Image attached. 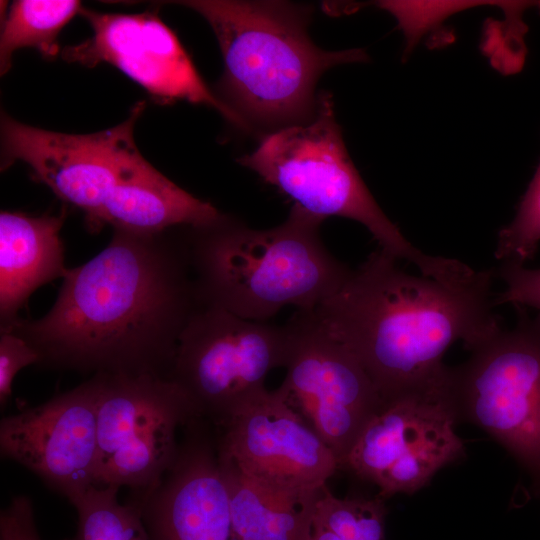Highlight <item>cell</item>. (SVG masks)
Here are the masks:
<instances>
[{
  "mask_svg": "<svg viewBox=\"0 0 540 540\" xmlns=\"http://www.w3.org/2000/svg\"><path fill=\"white\" fill-rule=\"evenodd\" d=\"M286 325L287 372L278 389L343 468L359 436L386 403L357 359L322 328L311 310H297Z\"/></svg>",
  "mask_w": 540,
  "mask_h": 540,
  "instance_id": "9c48e42d",
  "label": "cell"
},
{
  "mask_svg": "<svg viewBox=\"0 0 540 540\" xmlns=\"http://www.w3.org/2000/svg\"><path fill=\"white\" fill-rule=\"evenodd\" d=\"M218 455L230 498L235 540H307L322 488L291 492L259 483Z\"/></svg>",
  "mask_w": 540,
  "mask_h": 540,
  "instance_id": "ac0fdd59",
  "label": "cell"
},
{
  "mask_svg": "<svg viewBox=\"0 0 540 540\" xmlns=\"http://www.w3.org/2000/svg\"><path fill=\"white\" fill-rule=\"evenodd\" d=\"M92 36L66 46L61 56L86 67L109 63L142 86L156 100L206 104L229 121L242 120L207 88L174 32L154 13H102L83 8Z\"/></svg>",
  "mask_w": 540,
  "mask_h": 540,
  "instance_id": "4fadbf2b",
  "label": "cell"
},
{
  "mask_svg": "<svg viewBox=\"0 0 540 540\" xmlns=\"http://www.w3.org/2000/svg\"><path fill=\"white\" fill-rule=\"evenodd\" d=\"M447 398L410 395L385 404L365 427L343 468L377 485L378 496L413 494L465 456Z\"/></svg>",
  "mask_w": 540,
  "mask_h": 540,
  "instance_id": "8fae6325",
  "label": "cell"
},
{
  "mask_svg": "<svg viewBox=\"0 0 540 540\" xmlns=\"http://www.w3.org/2000/svg\"><path fill=\"white\" fill-rule=\"evenodd\" d=\"M217 429L218 453L270 487L316 491L340 469L333 452L278 388L264 387L248 396Z\"/></svg>",
  "mask_w": 540,
  "mask_h": 540,
  "instance_id": "7c38bea8",
  "label": "cell"
},
{
  "mask_svg": "<svg viewBox=\"0 0 540 540\" xmlns=\"http://www.w3.org/2000/svg\"><path fill=\"white\" fill-rule=\"evenodd\" d=\"M237 161L308 213L324 220L338 216L361 223L380 249L412 263L423 276L454 282L470 273V267L459 260L418 250L385 215L346 150L329 93L318 96L309 121L276 129Z\"/></svg>",
  "mask_w": 540,
  "mask_h": 540,
  "instance_id": "5b68a950",
  "label": "cell"
},
{
  "mask_svg": "<svg viewBox=\"0 0 540 540\" xmlns=\"http://www.w3.org/2000/svg\"><path fill=\"white\" fill-rule=\"evenodd\" d=\"M118 487L92 485L70 503L77 529L64 540H149L138 508L121 503Z\"/></svg>",
  "mask_w": 540,
  "mask_h": 540,
  "instance_id": "ffe728a7",
  "label": "cell"
},
{
  "mask_svg": "<svg viewBox=\"0 0 540 540\" xmlns=\"http://www.w3.org/2000/svg\"><path fill=\"white\" fill-rule=\"evenodd\" d=\"M65 212L30 216L0 213V329L18 320L19 310L42 285L64 278L60 231Z\"/></svg>",
  "mask_w": 540,
  "mask_h": 540,
  "instance_id": "2e32d148",
  "label": "cell"
},
{
  "mask_svg": "<svg viewBox=\"0 0 540 540\" xmlns=\"http://www.w3.org/2000/svg\"><path fill=\"white\" fill-rule=\"evenodd\" d=\"M224 215L145 161L106 201L93 232L105 225L140 233L161 232L174 227H206Z\"/></svg>",
  "mask_w": 540,
  "mask_h": 540,
  "instance_id": "e0dca14e",
  "label": "cell"
},
{
  "mask_svg": "<svg viewBox=\"0 0 540 540\" xmlns=\"http://www.w3.org/2000/svg\"><path fill=\"white\" fill-rule=\"evenodd\" d=\"M172 229H114L100 253L68 270L48 313L0 331L30 344L43 368L168 377L180 335L202 306L185 233Z\"/></svg>",
  "mask_w": 540,
  "mask_h": 540,
  "instance_id": "6da1fadb",
  "label": "cell"
},
{
  "mask_svg": "<svg viewBox=\"0 0 540 540\" xmlns=\"http://www.w3.org/2000/svg\"><path fill=\"white\" fill-rule=\"evenodd\" d=\"M378 249L333 295L311 310L364 368L385 403L445 395L443 361L456 341L473 351L502 327L493 313V270L467 282L416 276Z\"/></svg>",
  "mask_w": 540,
  "mask_h": 540,
  "instance_id": "7a4b0ae2",
  "label": "cell"
},
{
  "mask_svg": "<svg viewBox=\"0 0 540 540\" xmlns=\"http://www.w3.org/2000/svg\"><path fill=\"white\" fill-rule=\"evenodd\" d=\"M91 378L97 417L94 485L142 494L173 463L178 429L197 418L192 404L167 376L119 373Z\"/></svg>",
  "mask_w": 540,
  "mask_h": 540,
  "instance_id": "52a82bcc",
  "label": "cell"
},
{
  "mask_svg": "<svg viewBox=\"0 0 540 540\" xmlns=\"http://www.w3.org/2000/svg\"><path fill=\"white\" fill-rule=\"evenodd\" d=\"M540 243V164L523 195L514 219L500 229L495 257L501 263L524 265Z\"/></svg>",
  "mask_w": 540,
  "mask_h": 540,
  "instance_id": "7402d4cb",
  "label": "cell"
},
{
  "mask_svg": "<svg viewBox=\"0 0 540 540\" xmlns=\"http://www.w3.org/2000/svg\"><path fill=\"white\" fill-rule=\"evenodd\" d=\"M201 14L218 40L227 106L248 128L277 129L309 121L315 86L328 69L368 61L362 49L325 51L307 34L308 11L276 1H178Z\"/></svg>",
  "mask_w": 540,
  "mask_h": 540,
  "instance_id": "277c9868",
  "label": "cell"
},
{
  "mask_svg": "<svg viewBox=\"0 0 540 540\" xmlns=\"http://www.w3.org/2000/svg\"><path fill=\"white\" fill-rule=\"evenodd\" d=\"M384 499L334 496L324 485L317 498L312 523L341 540H386Z\"/></svg>",
  "mask_w": 540,
  "mask_h": 540,
  "instance_id": "44dd1931",
  "label": "cell"
},
{
  "mask_svg": "<svg viewBox=\"0 0 540 540\" xmlns=\"http://www.w3.org/2000/svg\"><path fill=\"white\" fill-rule=\"evenodd\" d=\"M0 540H41L28 496H14L1 511Z\"/></svg>",
  "mask_w": 540,
  "mask_h": 540,
  "instance_id": "d4e9b609",
  "label": "cell"
},
{
  "mask_svg": "<svg viewBox=\"0 0 540 540\" xmlns=\"http://www.w3.org/2000/svg\"><path fill=\"white\" fill-rule=\"evenodd\" d=\"M144 108L138 102L124 122L92 134L48 131L3 114L2 170L16 161L29 165L35 180L85 213L93 232L106 201L146 161L133 137Z\"/></svg>",
  "mask_w": 540,
  "mask_h": 540,
  "instance_id": "30bf717a",
  "label": "cell"
},
{
  "mask_svg": "<svg viewBox=\"0 0 540 540\" xmlns=\"http://www.w3.org/2000/svg\"><path fill=\"white\" fill-rule=\"evenodd\" d=\"M39 355L20 336L0 331V404L3 408L12 394V383L17 373L29 366L37 365Z\"/></svg>",
  "mask_w": 540,
  "mask_h": 540,
  "instance_id": "cb8c5ba5",
  "label": "cell"
},
{
  "mask_svg": "<svg viewBox=\"0 0 540 540\" xmlns=\"http://www.w3.org/2000/svg\"><path fill=\"white\" fill-rule=\"evenodd\" d=\"M289 346L287 325L201 306L180 335L168 377L185 393L196 417L218 427L265 387L271 370L286 366Z\"/></svg>",
  "mask_w": 540,
  "mask_h": 540,
  "instance_id": "ba28073f",
  "label": "cell"
},
{
  "mask_svg": "<svg viewBox=\"0 0 540 540\" xmlns=\"http://www.w3.org/2000/svg\"><path fill=\"white\" fill-rule=\"evenodd\" d=\"M505 289L494 298V305L513 304L532 307L540 316V269H529L516 263H501L497 270Z\"/></svg>",
  "mask_w": 540,
  "mask_h": 540,
  "instance_id": "603a6c76",
  "label": "cell"
},
{
  "mask_svg": "<svg viewBox=\"0 0 540 540\" xmlns=\"http://www.w3.org/2000/svg\"><path fill=\"white\" fill-rule=\"evenodd\" d=\"M517 308L511 330L501 329L450 367L447 401L457 422L481 428L526 469L540 497V316Z\"/></svg>",
  "mask_w": 540,
  "mask_h": 540,
  "instance_id": "8992f818",
  "label": "cell"
},
{
  "mask_svg": "<svg viewBox=\"0 0 540 540\" xmlns=\"http://www.w3.org/2000/svg\"><path fill=\"white\" fill-rule=\"evenodd\" d=\"M323 221L293 204L286 220L269 229H253L227 215L206 227H187L202 306L261 322L289 305L314 310L352 271L322 242Z\"/></svg>",
  "mask_w": 540,
  "mask_h": 540,
  "instance_id": "3957f363",
  "label": "cell"
},
{
  "mask_svg": "<svg viewBox=\"0 0 540 540\" xmlns=\"http://www.w3.org/2000/svg\"><path fill=\"white\" fill-rule=\"evenodd\" d=\"M193 419L160 481L130 496L149 540H235L230 498L220 470L217 440Z\"/></svg>",
  "mask_w": 540,
  "mask_h": 540,
  "instance_id": "9a60e30c",
  "label": "cell"
},
{
  "mask_svg": "<svg viewBox=\"0 0 540 540\" xmlns=\"http://www.w3.org/2000/svg\"><path fill=\"white\" fill-rule=\"evenodd\" d=\"M0 451L69 502L94 485L97 417L93 379L3 417Z\"/></svg>",
  "mask_w": 540,
  "mask_h": 540,
  "instance_id": "5bb4252c",
  "label": "cell"
},
{
  "mask_svg": "<svg viewBox=\"0 0 540 540\" xmlns=\"http://www.w3.org/2000/svg\"><path fill=\"white\" fill-rule=\"evenodd\" d=\"M82 9L75 0H16L8 11L0 37V70L12 65L13 53L25 47L37 49L44 58L60 52L57 37L63 27Z\"/></svg>",
  "mask_w": 540,
  "mask_h": 540,
  "instance_id": "d6986e66",
  "label": "cell"
}]
</instances>
